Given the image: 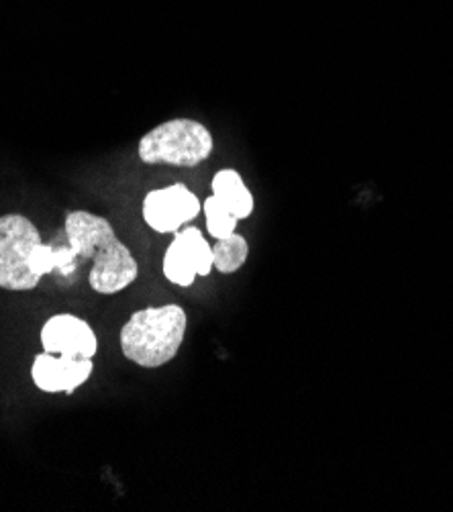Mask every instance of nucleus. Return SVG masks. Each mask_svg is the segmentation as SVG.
Listing matches in <instances>:
<instances>
[{
  "label": "nucleus",
  "instance_id": "nucleus-1",
  "mask_svg": "<svg viewBox=\"0 0 453 512\" xmlns=\"http://www.w3.org/2000/svg\"><path fill=\"white\" fill-rule=\"evenodd\" d=\"M64 229L68 245L54 249V272L68 276L76 260H92L88 284L98 294H117L135 282L137 262L105 217L72 211Z\"/></svg>",
  "mask_w": 453,
  "mask_h": 512
},
{
  "label": "nucleus",
  "instance_id": "nucleus-4",
  "mask_svg": "<svg viewBox=\"0 0 453 512\" xmlns=\"http://www.w3.org/2000/svg\"><path fill=\"white\" fill-rule=\"evenodd\" d=\"M215 147L211 131L194 119H172L145 133L139 141V160L156 166L194 168L211 158Z\"/></svg>",
  "mask_w": 453,
  "mask_h": 512
},
{
  "label": "nucleus",
  "instance_id": "nucleus-7",
  "mask_svg": "<svg viewBox=\"0 0 453 512\" xmlns=\"http://www.w3.org/2000/svg\"><path fill=\"white\" fill-rule=\"evenodd\" d=\"M41 343L47 353H58L78 360H92L98 341L90 325L74 315H56L41 329Z\"/></svg>",
  "mask_w": 453,
  "mask_h": 512
},
{
  "label": "nucleus",
  "instance_id": "nucleus-9",
  "mask_svg": "<svg viewBox=\"0 0 453 512\" xmlns=\"http://www.w3.org/2000/svg\"><path fill=\"white\" fill-rule=\"evenodd\" d=\"M213 194L233 213L237 221L249 219L254 213V194L245 186L237 170H221L211 182Z\"/></svg>",
  "mask_w": 453,
  "mask_h": 512
},
{
  "label": "nucleus",
  "instance_id": "nucleus-11",
  "mask_svg": "<svg viewBox=\"0 0 453 512\" xmlns=\"http://www.w3.org/2000/svg\"><path fill=\"white\" fill-rule=\"evenodd\" d=\"M203 209H205V217H207V229L211 231V235L215 239H225L235 233L237 219L215 194L205 200Z\"/></svg>",
  "mask_w": 453,
  "mask_h": 512
},
{
  "label": "nucleus",
  "instance_id": "nucleus-5",
  "mask_svg": "<svg viewBox=\"0 0 453 512\" xmlns=\"http://www.w3.org/2000/svg\"><path fill=\"white\" fill-rule=\"evenodd\" d=\"M164 276L178 286H192L196 276H209L213 266V247L203 231L186 227L176 231L164 255Z\"/></svg>",
  "mask_w": 453,
  "mask_h": 512
},
{
  "label": "nucleus",
  "instance_id": "nucleus-8",
  "mask_svg": "<svg viewBox=\"0 0 453 512\" xmlns=\"http://www.w3.org/2000/svg\"><path fill=\"white\" fill-rule=\"evenodd\" d=\"M92 374V360H78V357L54 353H41L35 357L31 376L39 390L47 394H74Z\"/></svg>",
  "mask_w": 453,
  "mask_h": 512
},
{
  "label": "nucleus",
  "instance_id": "nucleus-6",
  "mask_svg": "<svg viewBox=\"0 0 453 512\" xmlns=\"http://www.w3.org/2000/svg\"><path fill=\"white\" fill-rule=\"evenodd\" d=\"M200 213V202L184 184L151 190L143 198V219L158 233H176Z\"/></svg>",
  "mask_w": 453,
  "mask_h": 512
},
{
  "label": "nucleus",
  "instance_id": "nucleus-2",
  "mask_svg": "<svg viewBox=\"0 0 453 512\" xmlns=\"http://www.w3.org/2000/svg\"><path fill=\"white\" fill-rule=\"evenodd\" d=\"M186 323V313L178 304L137 311L121 329V351L141 368H162L178 355Z\"/></svg>",
  "mask_w": 453,
  "mask_h": 512
},
{
  "label": "nucleus",
  "instance_id": "nucleus-3",
  "mask_svg": "<svg viewBox=\"0 0 453 512\" xmlns=\"http://www.w3.org/2000/svg\"><path fill=\"white\" fill-rule=\"evenodd\" d=\"M54 270V247L41 241L37 227L27 217H0V288L33 290Z\"/></svg>",
  "mask_w": 453,
  "mask_h": 512
},
{
  "label": "nucleus",
  "instance_id": "nucleus-10",
  "mask_svg": "<svg viewBox=\"0 0 453 512\" xmlns=\"http://www.w3.org/2000/svg\"><path fill=\"white\" fill-rule=\"evenodd\" d=\"M247 253H249L247 241L237 233L225 239H217V243L213 245V266L221 274H233L245 264Z\"/></svg>",
  "mask_w": 453,
  "mask_h": 512
}]
</instances>
